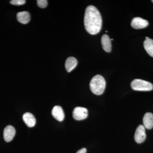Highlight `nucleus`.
Returning a JSON list of instances; mask_svg holds the SVG:
<instances>
[{"mask_svg": "<svg viewBox=\"0 0 153 153\" xmlns=\"http://www.w3.org/2000/svg\"><path fill=\"white\" fill-rule=\"evenodd\" d=\"M84 23L85 30L91 35H96L100 32L102 19L99 11L94 6H88L86 8Z\"/></svg>", "mask_w": 153, "mask_h": 153, "instance_id": "nucleus-1", "label": "nucleus"}, {"mask_svg": "<svg viewBox=\"0 0 153 153\" xmlns=\"http://www.w3.org/2000/svg\"><path fill=\"white\" fill-rule=\"evenodd\" d=\"M106 86V82L104 77L99 74L94 76L91 80V90L96 95H99L103 94Z\"/></svg>", "mask_w": 153, "mask_h": 153, "instance_id": "nucleus-2", "label": "nucleus"}, {"mask_svg": "<svg viewBox=\"0 0 153 153\" xmlns=\"http://www.w3.org/2000/svg\"><path fill=\"white\" fill-rule=\"evenodd\" d=\"M131 85L133 90L138 91H150L153 89V85L152 83L143 79H134Z\"/></svg>", "mask_w": 153, "mask_h": 153, "instance_id": "nucleus-3", "label": "nucleus"}, {"mask_svg": "<svg viewBox=\"0 0 153 153\" xmlns=\"http://www.w3.org/2000/svg\"><path fill=\"white\" fill-rule=\"evenodd\" d=\"M88 115V110L82 107H76L73 111V117L76 120H81L85 119Z\"/></svg>", "mask_w": 153, "mask_h": 153, "instance_id": "nucleus-4", "label": "nucleus"}, {"mask_svg": "<svg viewBox=\"0 0 153 153\" xmlns=\"http://www.w3.org/2000/svg\"><path fill=\"white\" fill-rule=\"evenodd\" d=\"M146 137L145 128L143 125H140L137 128L134 135V139L138 143H141L143 142Z\"/></svg>", "mask_w": 153, "mask_h": 153, "instance_id": "nucleus-5", "label": "nucleus"}, {"mask_svg": "<svg viewBox=\"0 0 153 153\" xmlns=\"http://www.w3.org/2000/svg\"><path fill=\"white\" fill-rule=\"evenodd\" d=\"M148 25L149 22L147 20L140 17L134 18L131 22L132 27L135 29H143L147 27Z\"/></svg>", "mask_w": 153, "mask_h": 153, "instance_id": "nucleus-6", "label": "nucleus"}, {"mask_svg": "<svg viewBox=\"0 0 153 153\" xmlns=\"http://www.w3.org/2000/svg\"><path fill=\"white\" fill-rule=\"evenodd\" d=\"M16 131L14 127L9 125L6 127L4 129V138L7 142H10L13 139L16 134Z\"/></svg>", "mask_w": 153, "mask_h": 153, "instance_id": "nucleus-7", "label": "nucleus"}, {"mask_svg": "<svg viewBox=\"0 0 153 153\" xmlns=\"http://www.w3.org/2000/svg\"><path fill=\"white\" fill-rule=\"evenodd\" d=\"M52 114L53 117L59 121H62L65 117V114L63 108L58 105H56L53 107Z\"/></svg>", "mask_w": 153, "mask_h": 153, "instance_id": "nucleus-8", "label": "nucleus"}, {"mask_svg": "<svg viewBox=\"0 0 153 153\" xmlns=\"http://www.w3.org/2000/svg\"><path fill=\"white\" fill-rule=\"evenodd\" d=\"M101 44L105 51L107 52H111V40L108 35L104 34L102 36Z\"/></svg>", "mask_w": 153, "mask_h": 153, "instance_id": "nucleus-9", "label": "nucleus"}, {"mask_svg": "<svg viewBox=\"0 0 153 153\" xmlns=\"http://www.w3.org/2000/svg\"><path fill=\"white\" fill-rule=\"evenodd\" d=\"M143 123L145 128L151 129L153 128V114L152 113H146L144 116Z\"/></svg>", "mask_w": 153, "mask_h": 153, "instance_id": "nucleus-10", "label": "nucleus"}, {"mask_svg": "<svg viewBox=\"0 0 153 153\" xmlns=\"http://www.w3.org/2000/svg\"><path fill=\"white\" fill-rule=\"evenodd\" d=\"M23 119L29 127H33L36 125V118L34 116L30 113H26L23 115Z\"/></svg>", "mask_w": 153, "mask_h": 153, "instance_id": "nucleus-11", "label": "nucleus"}, {"mask_svg": "<svg viewBox=\"0 0 153 153\" xmlns=\"http://www.w3.org/2000/svg\"><path fill=\"white\" fill-rule=\"evenodd\" d=\"M17 20L22 24H27L30 22V15L27 11L19 12L17 14Z\"/></svg>", "mask_w": 153, "mask_h": 153, "instance_id": "nucleus-12", "label": "nucleus"}, {"mask_svg": "<svg viewBox=\"0 0 153 153\" xmlns=\"http://www.w3.org/2000/svg\"><path fill=\"white\" fill-rule=\"evenodd\" d=\"M77 64V60L75 57H68L65 63V68L67 72H70L72 71Z\"/></svg>", "mask_w": 153, "mask_h": 153, "instance_id": "nucleus-13", "label": "nucleus"}, {"mask_svg": "<svg viewBox=\"0 0 153 153\" xmlns=\"http://www.w3.org/2000/svg\"><path fill=\"white\" fill-rule=\"evenodd\" d=\"M145 50L150 56L153 57V40L150 38L146 39L143 43Z\"/></svg>", "mask_w": 153, "mask_h": 153, "instance_id": "nucleus-14", "label": "nucleus"}, {"mask_svg": "<svg viewBox=\"0 0 153 153\" xmlns=\"http://www.w3.org/2000/svg\"><path fill=\"white\" fill-rule=\"evenodd\" d=\"M25 3L26 1L25 0H12L10 1L11 4L16 6L23 5Z\"/></svg>", "mask_w": 153, "mask_h": 153, "instance_id": "nucleus-15", "label": "nucleus"}, {"mask_svg": "<svg viewBox=\"0 0 153 153\" xmlns=\"http://www.w3.org/2000/svg\"><path fill=\"white\" fill-rule=\"evenodd\" d=\"M37 2L38 7L41 8H46L48 4V1L47 0H38Z\"/></svg>", "mask_w": 153, "mask_h": 153, "instance_id": "nucleus-16", "label": "nucleus"}, {"mask_svg": "<svg viewBox=\"0 0 153 153\" xmlns=\"http://www.w3.org/2000/svg\"><path fill=\"white\" fill-rule=\"evenodd\" d=\"M86 151L87 150H86V149L85 148H82L81 149L77 151L76 153H86Z\"/></svg>", "mask_w": 153, "mask_h": 153, "instance_id": "nucleus-17", "label": "nucleus"}, {"mask_svg": "<svg viewBox=\"0 0 153 153\" xmlns=\"http://www.w3.org/2000/svg\"><path fill=\"white\" fill-rule=\"evenodd\" d=\"M149 37H146V39H149Z\"/></svg>", "mask_w": 153, "mask_h": 153, "instance_id": "nucleus-18", "label": "nucleus"}, {"mask_svg": "<svg viewBox=\"0 0 153 153\" xmlns=\"http://www.w3.org/2000/svg\"><path fill=\"white\" fill-rule=\"evenodd\" d=\"M152 2L153 3V0H152Z\"/></svg>", "mask_w": 153, "mask_h": 153, "instance_id": "nucleus-19", "label": "nucleus"}]
</instances>
